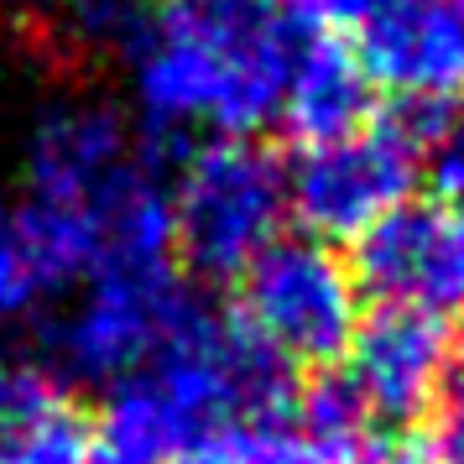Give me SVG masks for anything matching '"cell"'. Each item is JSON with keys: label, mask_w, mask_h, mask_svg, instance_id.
I'll return each mask as SVG.
<instances>
[{"label": "cell", "mask_w": 464, "mask_h": 464, "mask_svg": "<svg viewBox=\"0 0 464 464\" xmlns=\"http://www.w3.org/2000/svg\"><path fill=\"white\" fill-rule=\"evenodd\" d=\"M157 141H246L276 121L303 26L287 0H157L110 32Z\"/></svg>", "instance_id": "cell-1"}, {"label": "cell", "mask_w": 464, "mask_h": 464, "mask_svg": "<svg viewBox=\"0 0 464 464\" xmlns=\"http://www.w3.org/2000/svg\"><path fill=\"white\" fill-rule=\"evenodd\" d=\"M11 209L47 287H73L105 261H178L168 183L105 100L73 94L37 115Z\"/></svg>", "instance_id": "cell-2"}, {"label": "cell", "mask_w": 464, "mask_h": 464, "mask_svg": "<svg viewBox=\"0 0 464 464\" xmlns=\"http://www.w3.org/2000/svg\"><path fill=\"white\" fill-rule=\"evenodd\" d=\"M287 397V365L240 318H219L193 297L172 334L110 386L94 418V464H183L219 439L272 428Z\"/></svg>", "instance_id": "cell-3"}, {"label": "cell", "mask_w": 464, "mask_h": 464, "mask_svg": "<svg viewBox=\"0 0 464 464\" xmlns=\"http://www.w3.org/2000/svg\"><path fill=\"white\" fill-rule=\"evenodd\" d=\"M172 251L209 282H240L282 240L287 168L251 141H204L172 178Z\"/></svg>", "instance_id": "cell-4"}, {"label": "cell", "mask_w": 464, "mask_h": 464, "mask_svg": "<svg viewBox=\"0 0 464 464\" xmlns=\"http://www.w3.org/2000/svg\"><path fill=\"white\" fill-rule=\"evenodd\" d=\"M193 293L178 261H105L73 282V297L47 329V365L63 381L115 386L172 334Z\"/></svg>", "instance_id": "cell-5"}, {"label": "cell", "mask_w": 464, "mask_h": 464, "mask_svg": "<svg viewBox=\"0 0 464 464\" xmlns=\"http://www.w3.org/2000/svg\"><path fill=\"white\" fill-rule=\"evenodd\" d=\"M433 136H439L433 121L397 115L324 147H303V157L287 168V214L303 219L308 240L318 246L360 240L371 225L407 204L422 168V147Z\"/></svg>", "instance_id": "cell-6"}, {"label": "cell", "mask_w": 464, "mask_h": 464, "mask_svg": "<svg viewBox=\"0 0 464 464\" xmlns=\"http://www.w3.org/2000/svg\"><path fill=\"white\" fill-rule=\"evenodd\" d=\"M240 329L266 344L287 371L329 365L360 329L355 276L329 246L282 235L240 276Z\"/></svg>", "instance_id": "cell-7"}, {"label": "cell", "mask_w": 464, "mask_h": 464, "mask_svg": "<svg viewBox=\"0 0 464 464\" xmlns=\"http://www.w3.org/2000/svg\"><path fill=\"white\" fill-rule=\"evenodd\" d=\"M355 276L397 308L464 314V204H401L355 240Z\"/></svg>", "instance_id": "cell-8"}, {"label": "cell", "mask_w": 464, "mask_h": 464, "mask_svg": "<svg viewBox=\"0 0 464 464\" xmlns=\"http://www.w3.org/2000/svg\"><path fill=\"white\" fill-rule=\"evenodd\" d=\"M344 355H350L344 386L360 397L365 418L412 422L439 401L443 376L454 365V334L443 318L386 303L376 318L355 329Z\"/></svg>", "instance_id": "cell-9"}, {"label": "cell", "mask_w": 464, "mask_h": 464, "mask_svg": "<svg viewBox=\"0 0 464 464\" xmlns=\"http://www.w3.org/2000/svg\"><path fill=\"white\" fill-rule=\"evenodd\" d=\"M355 26L371 84L422 105L464 84V0H371Z\"/></svg>", "instance_id": "cell-10"}, {"label": "cell", "mask_w": 464, "mask_h": 464, "mask_svg": "<svg viewBox=\"0 0 464 464\" xmlns=\"http://www.w3.org/2000/svg\"><path fill=\"white\" fill-rule=\"evenodd\" d=\"M0 464H94V422L47 360L0 350Z\"/></svg>", "instance_id": "cell-11"}, {"label": "cell", "mask_w": 464, "mask_h": 464, "mask_svg": "<svg viewBox=\"0 0 464 464\" xmlns=\"http://www.w3.org/2000/svg\"><path fill=\"white\" fill-rule=\"evenodd\" d=\"M276 115L303 147H324V141L360 130L371 115V79L360 58L334 37H303Z\"/></svg>", "instance_id": "cell-12"}, {"label": "cell", "mask_w": 464, "mask_h": 464, "mask_svg": "<svg viewBox=\"0 0 464 464\" xmlns=\"http://www.w3.org/2000/svg\"><path fill=\"white\" fill-rule=\"evenodd\" d=\"M318 449H329L339 464H360L371 454V418L360 397L344 381H318L314 392L303 397V422H297Z\"/></svg>", "instance_id": "cell-13"}, {"label": "cell", "mask_w": 464, "mask_h": 464, "mask_svg": "<svg viewBox=\"0 0 464 464\" xmlns=\"http://www.w3.org/2000/svg\"><path fill=\"white\" fill-rule=\"evenodd\" d=\"M47 293L53 287H47L43 266H37L32 246H26L22 225H16V209L0 198V329L22 324Z\"/></svg>", "instance_id": "cell-14"}, {"label": "cell", "mask_w": 464, "mask_h": 464, "mask_svg": "<svg viewBox=\"0 0 464 464\" xmlns=\"http://www.w3.org/2000/svg\"><path fill=\"white\" fill-rule=\"evenodd\" d=\"M240 464H339L329 449H318L303 428H251L240 439Z\"/></svg>", "instance_id": "cell-15"}, {"label": "cell", "mask_w": 464, "mask_h": 464, "mask_svg": "<svg viewBox=\"0 0 464 464\" xmlns=\"http://www.w3.org/2000/svg\"><path fill=\"white\" fill-rule=\"evenodd\" d=\"M412 464H464V392H459V401L443 407V418L418 439Z\"/></svg>", "instance_id": "cell-16"}, {"label": "cell", "mask_w": 464, "mask_h": 464, "mask_svg": "<svg viewBox=\"0 0 464 464\" xmlns=\"http://www.w3.org/2000/svg\"><path fill=\"white\" fill-rule=\"evenodd\" d=\"M433 172H439L443 193L464 204V121L459 126H439V136H433Z\"/></svg>", "instance_id": "cell-17"}, {"label": "cell", "mask_w": 464, "mask_h": 464, "mask_svg": "<svg viewBox=\"0 0 464 464\" xmlns=\"http://www.w3.org/2000/svg\"><path fill=\"white\" fill-rule=\"evenodd\" d=\"M287 5H293V16L314 26H355L371 11V0H287Z\"/></svg>", "instance_id": "cell-18"}, {"label": "cell", "mask_w": 464, "mask_h": 464, "mask_svg": "<svg viewBox=\"0 0 464 464\" xmlns=\"http://www.w3.org/2000/svg\"><path fill=\"white\" fill-rule=\"evenodd\" d=\"M63 11L73 16H84L89 26H100V32H115V22L126 16V0H58Z\"/></svg>", "instance_id": "cell-19"}, {"label": "cell", "mask_w": 464, "mask_h": 464, "mask_svg": "<svg viewBox=\"0 0 464 464\" xmlns=\"http://www.w3.org/2000/svg\"><path fill=\"white\" fill-rule=\"evenodd\" d=\"M376 464H412V454H401V459H376Z\"/></svg>", "instance_id": "cell-20"}, {"label": "cell", "mask_w": 464, "mask_h": 464, "mask_svg": "<svg viewBox=\"0 0 464 464\" xmlns=\"http://www.w3.org/2000/svg\"><path fill=\"white\" fill-rule=\"evenodd\" d=\"M459 381H464V360H459Z\"/></svg>", "instance_id": "cell-21"}]
</instances>
